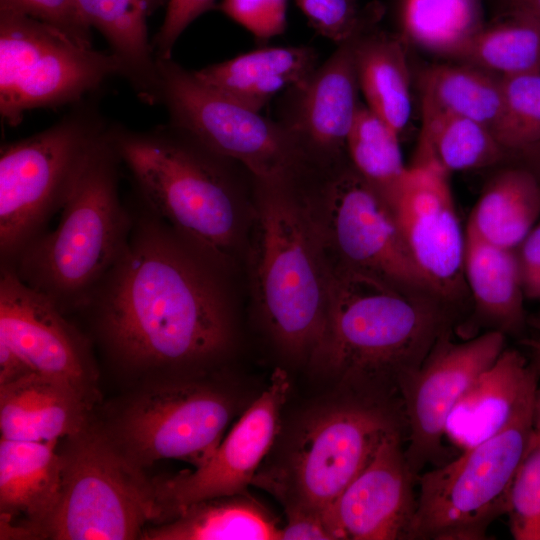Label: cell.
I'll return each mask as SVG.
<instances>
[{"label": "cell", "mask_w": 540, "mask_h": 540, "mask_svg": "<svg viewBox=\"0 0 540 540\" xmlns=\"http://www.w3.org/2000/svg\"><path fill=\"white\" fill-rule=\"evenodd\" d=\"M233 414L227 395L181 382L153 388L131 402L117 424L116 443L139 466L161 459L204 463Z\"/></svg>", "instance_id": "obj_12"}, {"label": "cell", "mask_w": 540, "mask_h": 540, "mask_svg": "<svg viewBox=\"0 0 540 540\" xmlns=\"http://www.w3.org/2000/svg\"><path fill=\"white\" fill-rule=\"evenodd\" d=\"M505 336L488 330L456 343L451 340V330L444 333L402 389L408 439L404 452L417 478L428 463L441 455L447 420L453 408L505 349Z\"/></svg>", "instance_id": "obj_13"}, {"label": "cell", "mask_w": 540, "mask_h": 540, "mask_svg": "<svg viewBox=\"0 0 540 540\" xmlns=\"http://www.w3.org/2000/svg\"><path fill=\"white\" fill-rule=\"evenodd\" d=\"M58 440L0 441L1 539L38 538L62 492Z\"/></svg>", "instance_id": "obj_19"}, {"label": "cell", "mask_w": 540, "mask_h": 540, "mask_svg": "<svg viewBox=\"0 0 540 540\" xmlns=\"http://www.w3.org/2000/svg\"><path fill=\"white\" fill-rule=\"evenodd\" d=\"M466 230L463 271L478 321L504 335L528 325L516 249L494 245Z\"/></svg>", "instance_id": "obj_24"}, {"label": "cell", "mask_w": 540, "mask_h": 540, "mask_svg": "<svg viewBox=\"0 0 540 540\" xmlns=\"http://www.w3.org/2000/svg\"><path fill=\"white\" fill-rule=\"evenodd\" d=\"M327 278V327L318 356L349 394L402 402L404 386L452 329L451 304L342 264Z\"/></svg>", "instance_id": "obj_2"}, {"label": "cell", "mask_w": 540, "mask_h": 540, "mask_svg": "<svg viewBox=\"0 0 540 540\" xmlns=\"http://www.w3.org/2000/svg\"><path fill=\"white\" fill-rule=\"evenodd\" d=\"M503 112L495 137L507 156L523 158L540 146V72L502 77Z\"/></svg>", "instance_id": "obj_34"}, {"label": "cell", "mask_w": 540, "mask_h": 540, "mask_svg": "<svg viewBox=\"0 0 540 540\" xmlns=\"http://www.w3.org/2000/svg\"><path fill=\"white\" fill-rule=\"evenodd\" d=\"M399 18L406 43L452 59L485 25L481 0H400Z\"/></svg>", "instance_id": "obj_32"}, {"label": "cell", "mask_w": 540, "mask_h": 540, "mask_svg": "<svg viewBox=\"0 0 540 540\" xmlns=\"http://www.w3.org/2000/svg\"><path fill=\"white\" fill-rule=\"evenodd\" d=\"M280 527L258 503L244 494L197 502L156 527L146 540H279Z\"/></svg>", "instance_id": "obj_29"}, {"label": "cell", "mask_w": 540, "mask_h": 540, "mask_svg": "<svg viewBox=\"0 0 540 540\" xmlns=\"http://www.w3.org/2000/svg\"><path fill=\"white\" fill-rule=\"evenodd\" d=\"M526 299L540 300V221L516 248Z\"/></svg>", "instance_id": "obj_41"}, {"label": "cell", "mask_w": 540, "mask_h": 540, "mask_svg": "<svg viewBox=\"0 0 540 540\" xmlns=\"http://www.w3.org/2000/svg\"><path fill=\"white\" fill-rule=\"evenodd\" d=\"M528 325L533 328L535 335L525 339L523 343L529 348H540V311L528 319Z\"/></svg>", "instance_id": "obj_45"}, {"label": "cell", "mask_w": 540, "mask_h": 540, "mask_svg": "<svg viewBox=\"0 0 540 540\" xmlns=\"http://www.w3.org/2000/svg\"><path fill=\"white\" fill-rule=\"evenodd\" d=\"M85 22L108 41L122 66V77L137 97L160 103L157 60L147 34L146 0H75Z\"/></svg>", "instance_id": "obj_25"}, {"label": "cell", "mask_w": 540, "mask_h": 540, "mask_svg": "<svg viewBox=\"0 0 540 540\" xmlns=\"http://www.w3.org/2000/svg\"><path fill=\"white\" fill-rule=\"evenodd\" d=\"M156 60L170 124L242 164L261 183L283 185L309 147L290 123L272 121L209 87L172 58Z\"/></svg>", "instance_id": "obj_11"}, {"label": "cell", "mask_w": 540, "mask_h": 540, "mask_svg": "<svg viewBox=\"0 0 540 540\" xmlns=\"http://www.w3.org/2000/svg\"><path fill=\"white\" fill-rule=\"evenodd\" d=\"M85 99L42 132L0 152V265L10 264L62 210L109 124Z\"/></svg>", "instance_id": "obj_5"}, {"label": "cell", "mask_w": 540, "mask_h": 540, "mask_svg": "<svg viewBox=\"0 0 540 540\" xmlns=\"http://www.w3.org/2000/svg\"><path fill=\"white\" fill-rule=\"evenodd\" d=\"M288 392V376L278 368L266 389L204 463L155 484L163 518L172 519L200 501L244 494L278 433Z\"/></svg>", "instance_id": "obj_15"}, {"label": "cell", "mask_w": 540, "mask_h": 540, "mask_svg": "<svg viewBox=\"0 0 540 540\" xmlns=\"http://www.w3.org/2000/svg\"><path fill=\"white\" fill-rule=\"evenodd\" d=\"M111 133L137 196L209 263L228 269L239 208L227 158L170 123L149 131L112 125Z\"/></svg>", "instance_id": "obj_3"}, {"label": "cell", "mask_w": 540, "mask_h": 540, "mask_svg": "<svg viewBox=\"0 0 540 540\" xmlns=\"http://www.w3.org/2000/svg\"><path fill=\"white\" fill-rule=\"evenodd\" d=\"M287 521L279 540H339L329 508L302 505L285 507Z\"/></svg>", "instance_id": "obj_40"}, {"label": "cell", "mask_w": 540, "mask_h": 540, "mask_svg": "<svg viewBox=\"0 0 540 540\" xmlns=\"http://www.w3.org/2000/svg\"><path fill=\"white\" fill-rule=\"evenodd\" d=\"M534 398L498 432L418 476L411 539L487 538L489 525L507 512L510 487L534 429Z\"/></svg>", "instance_id": "obj_8"}, {"label": "cell", "mask_w": 540, "mask_h": 540, "mask_svg": "<svg viewBox=\"0 0 540 540\" xmlns=\"http://www.w3.org/2000/svg\"><path fill=\"white\" fill-rule=\"evenodd\" d=\"M537 373L516 349H504L471 384L453 408L446 437L462 449L492 436L534 398Z\"/></svg>", "instance_id": "obj_20"}, {"label": "cell", "mask_w": 540, "mask_h": 540, "mask_svg": "<svg viewBox=\"0 0 540 540\" xmlns=\"http://www.w3.org/2000/svg\"><path fill=\"white\" fill-rule=\"evenodd\" d=\"M0 341L34 372L64 381L89 401L93 365L85 338L46 296L0 265Z\"/></svg>", "instance_id": "obj_17"}, {"label": "cell", "mask_w": 540, "mask_h": 540, "mask_svg": "<svg viewBox=\"0 0 540 540\" xmlns=\"http://www.w3.org/2000/svg\"><path fill=\"white\" fill-rule=\"evenodd\" d=\"M262 184L254 273L259 308L286 353L318 355L327 327L328 278L301 211L283 185Z\"/></svg>", "instance_id": "obj_6"}, {"label": "cell", "mask_w": 540, "mask_h": 540, "mask_svg": "<svg viewBox=\"0 0 540 540\" xmlns=\"http://www.w3.org/2000/svg\"><path fill=\"white\" fill-rule=\"evenodd\" d=\"M418 88L421 121L455 115L495 133L504 104L501 76L461 62L433 64L420 71Z\"/></svg>", "instance_id": "obj_27"}, {"label": "cell", "mask_w": 540, "mask_h": 540, "mask_svg": "<svg viewBox=\"0 0 540 540\" xmlns=\"http://www.w3.org/2000/svg\"><path fill=\"white\" fill-rule=\"evenodd\" d=\"M506 156L488 127L469 118L442 115L421 121L411 165L434 164L450 174L489 167Z\"/></svg>", "instance_id": "obj_30"}, {"label": "cell", "mask_w": 540, "mask_h": 540, "mask_svg": "<svg viewBox=\"0 0 540 540\" xmlns=\"http://www.w3.org/2000/svg\"><path fill=\"white\" fill-rule=\"evenodd\" d=\"M67 440L61 497L38 538L136 539L163 518L155 484L115 440L90 426Z\"/></svg>", "instance_id": "obj_7"}, {"label": "cell", "mask_w": 540, "mask_h": 540, "mask_svg": "<svg viewBox=\"0 0 540 540\" xmlns=\"http://www.w3.org/2000/svg\"><path fill=\"white\" fill-rule=\"evenodd\" d=\"M521 12L540 20V0H503V10Z\"/></svg>", "instance_id": "obj_43"}, {"label": "cell", "mask_w": 540, "mask_h": 540, "mask_svg": "<svg viewBox=\"0 0 540 540\" xmlns=\"http://www.w3.org/2000/svg\"><path fill=\"white\" fill-rule=\"evenodd\" d=\"M317 67L314 49L286 46L253 50L193 73L209 87L261 112L279 92L301 90Z\"/></svg>", "instance_id": "obj_23"}, {"label": "cell", "mask_w": 540, "mask_h": 540, "mask_svg": "<svg viewBox=\"0 0 540 540\" xmlns=\"http://www.w3.org/2000/svg\"><path fill=\"white\" fill-rule=\"evenodd\" d=\"M535 157H536V160H537L538 164L540 165V146L537 148V150L535 152Z\"/></svg>", "instance_id": "obj_46"}, {"label": "cell", "mask_w": 540, "mask_h": 540, "mask_svg": "<svg viewBox=\"0 0 540 540\" xmlns=\"http://www.w3.org/2000/svg\"><path fill=\"white\" fill-rule=\"evenodd\" d=\"M215 0H169L163 23L152 46L156 59L172 58L173 48L185 29L209 10Z\"/></svg>", "instance_id": "obj_39"}, {"label": "cell", "mask_w": 540, "mask_h": 540, "mask_svg": "<svg viewBox=\"0 0 540 540\" xmlns=\"http://www.w3.org/2000/svg\"><path fill=\"white\" fill-rule=\"evenodd\" d=\"M348 39L311 75L298 90L300 101L296 117L288 122L309 148L335 152L346 148V140L361 102L356 71L355 49L359 33Z\"/></svg>", "instance_id": "obj_21"}, {"label": "cell", "mask_w": 540, "mask_h": 540, "mask_svg": "<svg viewBox=\"0 0 540 540\" xmlns=\"http://www.w3.org/2000/svg\"><path fill=\"white\" fill-rule=\"evenodd\" d=\"M288 0H223L220 10L255 38L268 40L287 25Z\"/></svg>", "instance_id": "obj_38"}, {"label": "cell", "mask_w": 540, "mask_h": 540, "mask_svg": "<svg viewBox=\"0 0 540 540\" xmlns=\"http://www.w3.org/2000/svg\"><path fill=\"white\" fill-rule=\"evenodd\" d=\"M458 62L511 77L540 72V20L504 11L485 24L455 59Z\"/></svg>", "instance_id": "obj_31"}, {"label": "cell", "mask_w": 540, "mask_h": 540, "mask_svg": "<svg viewBox=\"0 0 540 540\" xmlns=\"http://www.w3.org/2000/svg\"><path fill=\"white\" fill-rule=\"evenodd\" d=\"M400 134L360 103L346 140L353 168L386 199L407 167Z\"/></svg>", "instance_id": "obj_33"}, {"label": "cell", "mask_w": 540, "mask_h": 540, "mask_svg": "<svg viewBox=\"0 0 540 540\" xmlns=\"http://www.w3.org/2000/svg\"><path fill=\"white\" fill-rule=\"evenodd\" d=\"M358 35L355 49L359 90L366 106L399 134L411 117V73L405 41L373 30Z\"/></svg>", "instance_id": "obj_26"}, {"label": "cell", "mask_w": 540, "mask_h": 540, "mask_svg": "<svg viewBox=\"0 0 540 540\" xmlns=\"http://www.w3.org/2000/svg\"><path fill=\"white\" fill-rule=\"evenodd\" d=\"M327 226L339 264L436 294L411 257L390 206L354 168L328 186Z\"/></svg>", "instance_id": "obj_16"}, {"label": "cell", "mask_w": 540, "mask_h": 540, "mask_svg": "<svg viewBox=\"0 0 540 540\" xmlns=\"http://www.w3.org/2000/svg\"><path fill=\"white\" fill-rule=\"evenodd\" d=\"M90 401L70 384L37 372L0 386L1 438L51 441L89 426Z\"/></svg>", "instance_id": "obj_22"}, {"label": "cell", "mask_w": 540, "mask_h": 540, "mask_svg": "<svg viewBox=\"0 0 540 540\" xmlns=\"http://www.w3.org/2000/svg\"><path fill=\"white\" fill-rule=\"evenodd\" d=\"M116 75L122 66L113 53L0 7V114L7 125H18L28 110L75 104Z\"/></svg>", "instance_id": "obj_10"}, {"label": "cell", "mask_w": 540, "mask_h": 540, "mask_svg": "<svg viewBox=\"0 0 540 540\" xmlns=\"http://www.w3.org/2000/svg\"><path fill=\"white\" fill-rule=\"evenodd\" d=\"M355 1H357V0H355Z\"/></svg>", "instance_id": "obj_47"}, {"label": "cell", "mask_w": 540, "mask_h": 540, "mask_svg": "<svg viewBox=\"0 0 540 540\" xmlns=\"http://www.w3.org/2000/svg\"><path fill=\"white\" fill-rule=\"evenodd\" d=\"M539 218V177L525 166L509 167L488 181L466 229L494 245L516 249Z\"/></svg>", "instance_id": "obj_28"}, {"label": "cell", "mask_w": 540, "mask_h": 540, "mask_svg": "<svg viewBox=\"0 0 540 540\" xmlns=\"http://www.w3.org/2000/svg\"><path fill=\"white\" fill-rule=\"evenodd\" d=\"M126 246L78 312L107 354L131 370L206 366L232 341L221 272L138 196Z\"/></svg>", "instance_id": "obj_1"}, {"label": "cell", "mask_w": 540, "mask_h": 540, "mask_svg": "<svg viewBox=\"0 0 540 540\" xmlns=\"http://www.w3.org/2000/svg\"><path fill=\"white\" fill-rule=\"evenodd\" d=\"M416 266L450 304L466 293L462 229L449 173L434 164L410 165L385 199Z\"/></svg>", "instance_id": "obj_14"}, {"label": "cell", "mask_w": 540, "mask_h": 540, "mask_svg": "<svg viewBox=\"0 0 540 540\" xmlns=\"http://www.w3.org/2000/svg\"><path fill=\"white\" fill-rule=\"evenodd\" d=\"M0 7L27 14L64 33L76 43L92 47L91 27L75 0H0Z\"/></svg>", "instance_id": "obj_37"}, {"label": "cell", "mask_w": 540, "mask_h": 540, "mask_svg": "<svg viewBox=\"0 0 540 540\" xmlns=\"http://www.w3.org/2000/svg\"><path fill=\"white\" fill-rule=\"evenodd\" d=\"M394 430L406 432L402 403L348 394L309 419L287 460L256 481L285 507L328 509Z\"/></svg>", "instance_id": "obj_9"}, {"label": "cell", "mask_w": 540, "mask_h": 540, "mask_svg": "<svg viewBox=\"0 0 540 540\" xmlns=\"http://www.w3.org/2000/svg\"><path fill=\"white\" fill-rule=\"evenodd\" d=\"M111 127L90 154L56 228L5 265L65 315L86 303L123 252L132 226L131 208L119 195L122 162Z\"/></svg>", "instance_id": "obj_4"}, {"label": "cell", "mask_w": 540, "mask_h": 540, "mask_svg": "<svg viewBox=\"0 0 540 540\" xmlns=\"http://www.w3.org/2000/svg\"><path fill=\"white\" fill-rule=\"evenodd\" d=\"M34 371L7 344L0 341V386L14 382Z\"/></svg>", "instance_id": "obj_42"}, {"label": "cell", "mask_w": 540, "mask_h": 540, "mask_svg": "<svg viewBox=\"0 0 540 540\" xmlns=\"http://www.w3.org/2000/svg\"><path fill=\"white\" fill-rule=\"evenodd\" d=\"M295 1L313 29L338 44L378 19V10L360 11L355 0Z\"/></svg>", "instance_id": "obj_36"}, {"label": "cell", "mask_w": 540, "mask_h": 540, "mask_svg": "<svg viewBox=\"0 0 540 540\" xmlns=\"http://www.w3.org/2000/svg\"><path fill=\"white\" fill-rule=\"evenodd\" d=\"M506 514L515 540H540L539 427H534L513 478Z\"/></svg>", "instance_id": "obj_35"}, {"label": "cell", "mask_w": 540, "mask_h": 540, "mask_svg": "<svg viewBox=\"0 0 540 540\" xmlns=\"http://www.w3.org/2000/svg\"><path fill=\"white\" fill-rule=\"evenodd\" d=\"M532 351V363L537 373V387L534 398V427L540 428V348H530Z\"/></svg>", "instance_id": "obj_44"}, {"label": "cell", "mask_w": 540, "mask_h": 540, "mask_svg": "<svg viewBox=\"0 0 540 540\" xmlns=\"http://www.w3.org/2000/svg\"><path fill=\"white\" fill-rule=\"evenodd\" d=\"M404 430L379 444L361 472L329 507L340 539L411 540L417 497L402 446Z\"/></svg>", "instance_id": "obj_18"}]
</instances>
